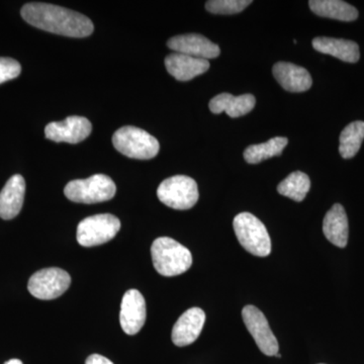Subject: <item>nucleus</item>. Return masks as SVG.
Instances as JSON below:
<instances>
[{
	"instance_id": "f257e3e1",
	"label": "nucleus",
	"mask_w": 364,
	"mask_h": 364,
	"mask_svg": "<svg viewBox=\"0 0 364 364\" xmlns=\"http://www.w3.org/2000/svg\"><path fill=\"white\" fill-rule=\"evenodd\" d=\"M21 14L35 28L65 37L85 38L95 30L87 16L54 4L32 2L26 4Z\"/></svg>"
},
{
	"instance_id": "f03ea898",
	"label": "nucleus",
	"mask_w": 364,
	"mask_h": 364,
	"mask_svg": "<svg viewBox=\"0 0 364 364\" xmlns=\"http://www.w3.org/2000/svg\"><path fill=\"white\" fill-rule=\"evenodd\" d=\"M151 254L155 269L163 277L182 274L193 264L191 251L168 237H161L153 242Z\"/></svg>"
},
{
	"instance_id": "7ed1b4c3",
	"label": "nucleus",
	"mask_w": 364,
	"mask_h": 364,
	"mask_svg": "<svg viewBox=\"0 0 364 364\" xmlns=\"http://www.w3.org/2000/svg\"><path fill=\"white\" fill-rule=\"evenodd\" d=\"M235 234L242 247L252 255L267 257L272 252V240L267 227L250 213H241L233 221Z\"/></svg>"
},
{
	"instance_id": "20e7f679",
	"label": "nucleus",
	"mask_w": 364,
	"mask_h": 364,
	"mask_svg": "<svg viewBox=\"0 0 364 364\" xmlns=\"http://www.w3.org/2000/svg\"><path fill=\"white\" fill-rule=\"evenodd\" d=\"M112 144L119 153L133 159H152L159 152V142L155 136L136 127L119 129L112 136Z\"/></svg>"
},
{
	"instance_id": "39448f33",
	"label": "nucleus",
	"mask_w": 364,
	"mask_h": 364,
	"mask_svg": "<svg viewBox=\"0 0 364 364\" xmlns=\"http://www.w3.org/2000/svg\"><path fill=\"white\" fill-rule=\"evenodd\" d=\"M117 186L111 177L95 174L86 179L72 181L64 188L66 198L78 203H97L112 200Z\"/></svg>"
},
{
	"instance_id": "423d86ee",
	"label": "nucleus",
	"mask_w": 364,
	"mask_h": 364,
	"mask_svg": "<svg viewBox=\"0 0 364 364\" xmlns=\"http://www.w3.org/2000/svg\"><path fill=\"white\" fill-rule=\"evenodd\" d=\"M160 202L174 210H189L198 203V184L191 177L176 176L161 182L157 189Z\"/></svg>"
},
{
	"instance_id": "0eeeda50",
	"label": "nucleus",
	"mask_w": 364,
	"mask_h": 364,
	"mask_svg": "<svg viewBox=\"0 0 364 364\" xmlns=\"http://www.w3.org/2000/svg\"><path fill=\"white\" fill-rule=\"evenodd\" d=\"M121 221L111 214L91 215L79 223L77 241L83 247L102 245L116 237Z\"/></svg>"
},
{
	"instance_id": "6e6552de",
	"label": "nucleus",
	"mask_w": 364,
	"mask_h": 364,
	"mask_svg": "<svg viewBox=\"0 0 364 364\" xmlns=\"http://www.w3.org/2000/svg\"><path fill=\"white\" fill-rule=\"evenodd\" d=\"M71 277L65 270L52 267L39 270L28 280V289L39 299H54L65 293L70 287Z\"/></svg>"
},
{
	"instance_id": "1a4fd4ad",
	"label": "nucleus",
	"mask_w": 364,
	"mask_h": 364,
	"mask_svg": "<svg viewBox=\"0 0 364 364\" xmlns=\"http://www.w3.org/2000/svg\"><path fill=\"white\" fill-rule=\"evenodd\" d=\"M242 317L260 351L267 356L277 355L279 349V342L270 329L264 314L256 306L249 305L242 310Z\"/></svg>"
},
{
	"instance_id": "9d476101",
	"label": "nucleus",
	"mask_w": 364,
	"mask_h": 364,
	"mask_svg": "<svg viewBox=\"0 0 364 364\" xmlns=\"http://www.w3.org/2000/svg\"><path fill=\"white\" fill-rule=\"evenodd\" d=\"M92 126L85 117L72 116L62 122H53L45 128L46 138L54 142L77 144L90 136Z\"/></svg>"
},
{
	"instance_id": "9b49d317",
	"label": "nucleus",
	"mask_w": 364,
	"mask_h": 364,
	"mask_svg": "<svg viewBox=\"0 0 364 364\" xmlns=\"http://www.w3.org/2000/svg\"><path fill=\"white\" fill-rule=\"evenodd\" d=\"M146 301L140 291L130 289L124 294L122 301L119 323L124 332L136 335L140 332L146 322Z\"/></svg>"
},
{
	"instance_id": "f8f14e48",
	"label": "nucleus",
	"mask_w": 364,
	"mask_h": 364,
	"mask_svg": "<svg viewBox=\"0 0 364 364\" xmlns=\"http://www.w3.org/2000/svg\"><path fill=\"white\" fill-rule=\"evenodd\" d=\"M169 49L181 54L188 55L200 59H214L220 56L219 46L198 33L176 36L167 43Z\"/></svg>"
},
{
	"instance_id": "ddd939ff",
	"label": "nucleus",
	"mask_w": 364,
	"mask_h": 364,
	"mask_svg": "<svg viewBox=\"0 0 364 364\" xmlns=\"http://www.w3.org/2000/svg\"><path fill=\"white\" fill-rule=\"evenodd\" d=\"M205 322V314L202 309L191 308L177 320L172 329V342L178 347L193 344L200 336Z\"/></svg>"
},
{
	"instance_id": "4468645a",
	"label": "nucleus",
	"mask_w": 364,
	"mask_h": 364,
	"mask_svg": "<svg viewBox=\"0 0 364 364\" xmlns=\"http://www.w3.org/2000/svg\"><path fill=\"white\" fill-rule=\"evenodd\" d=\"M272 73L282 87L291 92H304L312 86V77L308 70L289 62H277Z\"/></svg>"
},
{
	"instance_id": "2eb2a0df",
	"label": "nucleus",
	"mask_w": 364,
	"mask_h": 364,
	"mask_svg": "<svg viewBox=\"0 0 364 364\" xmlns=\"http://www.w3.org/2000/svg\"><path fill=\"white\" fill-rule=\"evenodd\" d=\"M165 66L170 75L176 80L188 81L207 72L210 69V62L181 53H173L165 58Z\"/></svg>"
},
{
	"instance_id": "dca6fc26",
	"label": "nucleus",
	"mask_w": 364,
	"mask_h": 364,
	"mask_svg": "<svg viewBox=\"0 0 364 364\" xmlns=\"http://www.w3.org/2000/svg\"><path fill=\"white\" fill-rule=\"evenodd\" d=\"M26 181L20 174L11 176L0 193V218L11 220L20 214L25 198Z\"/></svg>"
},
{
	"instance_id": "f3484780",
	"label": "nucleus",
	"mask_w": 364,
	"mask_h": 364,
	"mask_svg": "<svg viewBox=\"0 0 364 364\" xmlns=\"http://www.w3.org/2000/svg\"><path fill=\"white\" fill-rule=\"evenodd\" d=\"M323 232L333 245L339 248L346 247L349 235L348 219L344 208L339 203L333 205L326 214Z\"/></svg>"
},
{
	"instance_id": "a211bd4d",
	"label": "nucleus",
	"mask_w": 364,
	"mask_h": 364,
	"mask_svg": "<svg viewBox=\"0 0 364 364\" xmlns=\"http://www.w3.org/2000/svg\"><path fill=\"white\" fill-rule=\"evenodd\" d=\"M313 47L316 51L331 55L348 63H356L360 58L358 45L353 41L318 37L313 40Z\"/></svg>"
},
{
	"instance_id": "6ab92c4d",
	"label": "nucleus",
	"mask_w": 364,
	"mask_h": 364,
	"mask_svg": "<svg viewBox=\"0 0 364 364\" xmlns=\"http://www.w3.org/2000/svg\"><path fill=\"white\" fill-rule=\"evenodd\" d=\"M255 104L256 100L252 95L234 97L230 93H221L210 100L208 107L214 114L226 112L230 117H239L252 111Z\"/></svg>"
},
{
	"instance_id": "aec40b11",
	"label": "nucleus",
	"mask_w": 364,
	"mask_h": 364,
	"mask_svg": "<svg viewBox=\"0 0 364 364\" xmlns=\"http://www.w3.org/2000/svg\"><path fill=\"white\" fill-rule=\"evenodd\" d=\"M309 6L314 14L323 18L342 21H353L358 18V9L341 0H311Z\"/></svg>"
},
{
	"instance_id": "412c9836",
	"label": "nucleus",
	"mask_w": 364,
	"mask_h": 364,
	"mask_svg": "<svg viewBox=\"0 0 364 364\" xmlns=\"http://www.w3.org/2000/svg\"><path fill=\"white\" fill-rule=\"evenodd\" d=\"M287 143L289 140L284 136H275L267 142L249 146L244 151V158L249 164H257L269 158L282 155Z\"/></svg>"
},
{
	"instance_id": "4be33fe9",
	"label": "nucleus",
	"mask_w": 364,
	"mask_h": 364,
	"mask_svg": "<svg viewBox=\"0 0 364 364\" xmlns=\"http://www.w3.org/2000/svg\"><path fill=\"white\" fill-rule=\"evenodd\" d=\"M364 140V122L356 121L345 127L340 135L339 153L344 159L358 154Z\"/></svg>"
},
{
	"instance_id": "5701e85b",
	"label": "nucleus",
	"mask_w": 364,
	"mask_h": 364,
	"mask_svg": "<svg viewBox=\"0 0 364 364\" xmlns=\"http://www.w3.org/2000/svg\"><path fill=\"white\" fill-rule=\"evenodd\" d=\"M311 188V181L306 173L293 172L277 186L280 195L291 198L296 202H303Z\"/></svg>"
},
{
	"instance_id": "b1692460",
	"label": "nucleus",
	"mask_w": 364,
	"mask_h": 364,
	"mask_svg": "<svg viewBox=\"0 0 364 364\" xmlns=\"http://www.w3.org/2000/svg\"><path fill=\"white\" fill-rule=\"evenodd\" d=\"M251 4L250 0H210L205 4V9L214 14H235L241 13Z\"/></svg>"
},
{
	"instance_id": "393cba45",
	"label": "nucleus",
	"mask_w": 364,
	"mask_h": 364,
	"mask_svg": "<svg viewBox=\"0 0 364 364\" xmlns=\"http://www.w3.org/2000/svg\"><path fill=\"white\" fill-rule=\"evenodd\" d=\"M21 72V64L16 60L0 58V85L18 77Z\"/></svg>"
},
{
	"instance_id": "a878e982",
	"label": "nucleus",
	"mask_w": 364,
	"mask_h": 364,
	"mask_svg": "<svg viewBox=\"0 0 364 364\" xmlns=\"http://www.w3.org/2000/svg\"><path fill=\"white\" fill-rule=\"evenodd\" d=\"M85 364H114L109 360V358L105 356L100 355V354H92L90 358L86 359Z\"/></svg>"
},
{
	"instance_id": "bb28decb",
	"label": "nucleus",
	"mask_w": 364,
	"mask_h": 364,
	"mask_svg": "<svg viewBox=\"0 0 364 364\" xmlns=\"http://www.w3.org/2000/svg\"><path fill=\"white\" fill-rule=\"evenodd\" d=\"M4 364H23V363H21L20 359H11V360L7 361V363H6Z\"/></svg>"
},
{
	"instance_id": "cd10ccee",
	"label": "nucleus",
	"mask_w": 364,
	"mask_h": 364,
	"mask_svg": "<svg viewBox=\"0 0 364 364\" xmlns=\"http://www.w3.org/2000/svg\"><path fill=\"white\" fill-rule=\"evenodd\" d=\"M275 356H277V358H282V355H280L279 353H277V355H275Z\"/></svg>"
},
{
	"instance_id": "c85d7f7f",
	"label": "nucleus",
	"mask_w": 364,
	"mask_h": 364,
	"mask_svg": "<svg viewBox=\"0 0 364 364\" xmlns=\"http://www.w3.org/2000/svg\"><path fill=\"white\" fill-rule=\"evenodd\" d=\"M320 364H323V363H320Z\"/></svg>"
}]
</instances>
